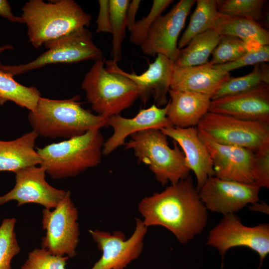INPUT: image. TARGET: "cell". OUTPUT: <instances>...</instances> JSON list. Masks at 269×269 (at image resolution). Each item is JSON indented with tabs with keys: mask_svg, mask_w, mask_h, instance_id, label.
Returning <instances> with one entry per match:
<instances>
[{
	"mask_svg": "<svg viewBox=\"0 0 269 269\" xmlns=\"http://www.w3.org/2000/svg\"><path fill=\"white\" fill-rule=\"evenodd\" d=\"M166 104V117L173 127H196L207 113L211 103L208 95L185 90H171Z\"/></svg>",
	"mask_w": 269,
	"mask_h": 269,
	"instance_id": "44dd1931",
	"label": "cell"
},
{
	"mask_svg": "<svg viewBox=\"0 0 269 269\" xmlns=\"http://www.w3.org/2000/svg\"><path fill=\"white\" fill-rule=\"evenodd\" d=\"M252 174L254 184L269 188V145L254 152Z\"/></svg>",
	"mask_w": 269,
	"mask_h": 269,
	"instance_id": "e575fe53",
	"label": "cell"
},
{
	"mask_svg": "<svg viewBox=\"0 0 269 269\" xmlns=\"http://www.w3.org/2000/svg\"><path fill=\"white\" fill-rule=\"evenodd\" d=\"M21 16L27 27L29 41L35 48L88 26L92 19L73 0H30L22 6Z\"/></svg>",
	"mask_w": 269,
	"mask_h": 269,
	"instance_id": "3957f363",
	"label": "cell"
},
{
	"mask_svg": "<svg viewBox=\"0 0 269 269\" xmlns=\"http://www.w3.org/2000/svg\"><path fill=\"white\" fill-rule=\"evenodd\" d=\"M67 256L53 255L43 248H35L28 253L21 269H66Z\"/></svg>",
	"mask_w": 269,
	"mask_h": 269,
	"instance_id": "d6a6232c",
	"label": "cell"
},
{
	"mask_svg": "<svg viewBox=\"0 0 269 269\" xmlns=\"http://www.w3.org/2000/svg\"><path fill=\"white\" fill-rule=\"evenodd\" d=\"M198 131L199 137L205 144L212 159L214 176L254 184L252 170L254 152L241 147L219 143L205 132Z\"/></svg>",
	"mask_w": 269,
	"mask_h": 269,
	"instance_id": "9a60e30c",
	"label": "cell"
},
{
	"mask_svg": "<svg viewBox=\"0 0 269 269\" xmlns=\"http://www.w3.org/2000/svg\"><path fill=\"white\" fill-rule=\"evenodd\" d=\"M166 105L160 108L155 104L140 110L133 118H127L120 114L108 118V126L113 130L112 135L104 142L103 155H108L124 145L126 138L136 133L149 129H162L172 127L166 117Z\"/></svg>",
	"mask_w": 269,
	"mask_h": 269,
	"instance_id": "ac0fdd59",
	"label": "cell"
},
{
	"mask_svg": "<svg viewBox=\"0 0 269 269\" xmlns=\"http://www.w3.org/2000/svg\"><path fill=\"white\" fill-rule=\"evenodd\" d=\"M147 229L142 220L136 218L135 229L128 238L121 231L111 233L89 230L92 239L102 253L100 259L90 269H125L141 255Z\"/></svg>",
	"mask_w": 269,
	"mask_h": 269,
	"instance_id": "8fae6325",
	"label": "cell"
},
{
	"mask_svg": "<svg viewBox=\"0 0 269 269\" xmlns=\"http://www.w3.org/2000/svg\"></svg>",
	"mask_w": 269,
	"mask_h": 269,
	"instance_id": "ab89813d",
	"label": "cell"
},
{
	"mask_svg": "<svg viewBox=\"0 0 269 269\" xmlns=\"http://www.w3.org/2000/svg\"><path fill=\"white\" fill-rule=\"evenodd\" d=\"M131 137L124 144L125 149L132 150L139 163L147 164L162 186L176 184L189 176L190 170L183 151L174 141L171 148L160 130L149 129Z\"/></svg>",
	"mask_w": 269,
	"mask_h": 269,
	"instance_id": "5b68a950",
	"label": "cell"
},
{
	"mask_svg": "<svg viewBox=\"0 0 269 269\" xmlns=\"http://www.w3.org/2000/svg\"><path fill=\"white\" fill-rule=\"evenodd\" d=\"M242 39L230 35H221L212 53L209 62L213 66L235 61L250 51L255 50Z\"/></svg>",
	"mask_w": 269,
	"mask_h": 269,
	"instance_id": "f1b7e54d",
	"label": "cell"
},
{
	"mask_svg": "<svg viewBox=\"0 0 269 269\" xmlns=\"http://www.w3.org/2000/svg\"><path fill=\"white\" fill-rule=\"evenodd\" d=\"M269 61V46L262 45L258 49L250 51L239 59L224 64L214 65L216 69L229 72L246 66L256 65Z\"/></svg>",
	"mask_w": 269,
	"mask_h": 269,
	"instance_id": "836d02e7",
	"label": "cell"
},
{
	"mask_svg": "<svg viewBox=\"0 0 269 269\" xmlns=\"http://www.w3.org/2000/svg\"><path fill=\"white\" fill-rule=\"evenodd\" d=\"M14 173L15 185L9 192L0 196V206L14 200L18 207L34 203L52 209L66 194L67 191L55 188L46 181V170L41 165L23 168Z\"/></svg>",
	"mask_w": 269,
	"mask_h": 269,
	"instance_id": "5bb4252c",
	"label": "cell"
},
{
	"mask_svg": "<svg viewBox=\"0 0 269 269\" xmlns=\"http://www.w3.org/2000/svg\"><path fill=\"white\" fill-rule=\"evenodd\" d=\"M9 73L0 69V105L9 101L33 111L41 97L40 92L34 86L21 85Z\"/></svg>",
	"mask_w": 269,
	"mask_h": 269,
	"instance_id": "d4e9b609",
	"label": "cell"
},
{
	"mask_svg": "<svg viewBox=\"0 0 269 269\" xmlns=\"http://www.w3.org/2000/svg\"><path fill=\"white\" fill-rule=\"evenodd\" d=\"M173 2V0H154L147 15L135 22L131 30L129 37L131 42L140 46L146 39L148 30L155 20Z\"/></svg>",
	"mask_w": 269,
	"mask_h": 269,
	"instance_id": "1f68e13d",
	"label": "cell"
},
{
	"mask_svg": "<svg viewBox=\"0 0 269 269\" xmlns=\"http://www.w3.org/2000/svg\"><path fill=\"white\" fill-rule=\"evenodd\" d=\"M103 58L95 61L81 84L87 101L97 115L107 118L130 108L139 98L136 84L128 77L109 72Z\"/></svg>",
	"mask_w": 269,
	"mask_h": 269,
	"instance_id": "8992f818",
	"label": "cell"
},
{
	"mask_svg": "<svg viewBox=\"0 0 269 269\" xmlns=\"http://www.w3.org/2000/svg\"><path fill=\"white\" fill-rule=\"evenodd\" d=\"M105 63L107 71L122 74L136 84L139 98L142 103L145 104L152 96L156 106L160 108L166 105L168 102L167 95L170 90L173 70V62L169 58L162 54H157L155 60L149 64L147 69L139 75L134 72H126L112 59Z\"/></svg>",
	"mask_w": 269,
	"mask_h": 269,
	"instance_id": "2e32d148",
	"label": "cell"
},
{
	"mask_svg": "<svg viewBox=\"0 0 269 269\" xmlns=\"http://www.w3.org/2000/svg\"><path fill=\"white\" fill-rule=\"evenodd\" d=\"M140 0H133L130 1L127 10L126 22L127 27L130 31L135 23V15L139 8Z\"/></svg>",
	"mask_w": 269,
	"mask_h": 269,
	"instance_id": "74e56055",
	"label": "cell"
},
{
	"mask_svg": "<svg viewBox=\"0 0 269 269\" xmlns=\"http://www.w3.org/2000/svg\"><path fill=\"white\" fill-rule=\"evenodd\" d=\"M129 0H109L111 34L113 35L111 55L118 63L122 58V46L126 35V14Z\"/></svg>",
	"mask_w": 269,
	"mask_h": 269,
	"instance_id": "83f0119b",
	"label": "cell"
},
{
	"mask_svg": "<svg viewBox=\"0 0 269 269\" xmlns=\"http://www.w3.org/2000/svg\"><path fill=\"white\" fill-rule=\"evenodd\" d=\"M138 209L146 227H164L182 244L200 234L207 223L208 210L189 175L161 192L142 198Z\"/></svg>",
	"mask_w": 269,
	"mask_h": 269,
	"instance_id": "6da1fadb",
	"label": "cell"
},
{
	"mask_svg": "<svg viewBox=\"0 0 269 269\" xmlns=\"http://www.w3.org/2000/svg\"><path fill=\"white\" fill-rule=\"evenodd\" d=\"M38 136L32 130L14 140H0V172L15 173L23 168L40 165L41 159L35 149Z\"/></svg>",
	"mask_w": 269,
	"mask_h": 269,
	"instance_id": "7402d4cb",
	"label": "cell"
},
{
	"mask_svg": "<svg viewBox=\"0 0 269 269\" xmlns=\"http://www.w3.org/2000/svg\"><path fill=\"white\" fill-rule=\"evenodd\" d=\"M260 189L254 184L212 176L206 180L198 193L207 210L226 215L235 214L259 201Z\"/></svg>",
	"mask_w": 269,
	"mask_h": 269,
	"instance_id": "4fadbf2b",
	"label": "cell"
},
{
	"mask_svg": "<svg viewBox=\"0 0 269 269\" xmlns=\"http://www.w3.org/2000/svg\"><path fill=\"white\" fill-rule=\"evenodd\" d=\"M219 13L257 21L263 16L265 0H216Z\"/></svg>",
	"mask_w": 269,
	"mask_h": 269,
	"instance_id": "4dcf8cb0",
	"label": "cell"
},
{
	"mask_svg": "<svg viewBox=\"0 0 269 269\" xmlns=\"http://www.w3.org/2000/svg\"><path fill=\"white\" fill-rule=\"evenodd\" d=\"M221 36L213 28L195 35L183 49H180L173 67H187L208 63Z\"/></svg>",
	"mask_w": 269,
	"mask_h": 269,
	"instance_id": "cb8c5ba5",
	"label": "cell"
},
{
	"mask_svg": "<svg viewBox=\"0 0 269 269\" xmlns=\"http://www.w3.org/2000/svg\"><path fill=\"white\" fill-rule=\"evenodd\" d=\"M207 244L216 248L222 260L231 248H249L259 256L260 269L269 253V225L264 223L248 227L235 214L224 215L219 223L210 231Z\"/></svg>",
	"mask_w": 269,
	"mask_h": 269,
	"instance_id": "30bf717a",
	"label": "cell"
},
{
	"mask_svg": "<svg viewBox=\"0 0 269 269\" xmlns=\"http://www.w3.org/2000/svg\"><path fill=\"white\" fill-rule=\"evenodd\" d=\"M13 48V46L10 44H6L2 46H0V53L6 50L12 49Z\"/></svg>",
	"mask_w": 269,
	"mask_h": 269,
	"instance_id": "f35d334b",
	"label": "cell"
},
{
	"mask_svg": "<svg viewBox=\"0 0 269 269\" xmlns=\"http://www.w3.org/2000/svg\"><path fill=\"white\" fill-rule=\"evenodd\" d=\"M160 130L182 149L187 164L196 176L198 191L209 177L214 176V171L209 152L199 137L197 127L181 128L172 126Z\"/></svg>",
	"mask_w": 269,
	"mask_h": 269,
	"instance_id": "d6986e66",
	"label": "cell"
},
{
	"mask_svg": "<svg viewBox=\"0 0 269 269\" xmlns=\"http://www.w3.org/2000/svg\"><path fill=\"white\" fill-rule=\"evenodd\" d=\"M230 77L229 72L214 68L209 62L191 67H173L170 89L201 93L211 98Z\"/></svg>",
	"mask_w": 269,
	"mask_h": 269,
	"instance_id": "ffe728a7",
	"label": "cell"
},
{
	"mask_svg": "<svg viewBox=\"0 0 269 269\" xmlns=\"http://www.w3.org/2000/svg\"><path fill=\"white\" fill-rule=\"evenodd\" d=\"M219 143L257 151L269 145V124L208 112L197 126Z\"/></svg>",
	"mask_w": 269,
	"mask_h": 269,
	"instance_id": "ba28073f",
	"label": "cell"
},
{
	"mask_svg": "<svg viewBox=\"0 0 269 269\" xmlns=\"http://www.w3.org/2000/svg\"><path fill=\"white\" fill-rule=\"evenodd\" d=\"M44 45L48 50L33 60L14 66L4 65L0 62V69L14 76L48 64L103 58L102 51L94 43L92 33L86 27L76 29Z\"/></svg>",
	"mask_w": 269,
	"mask_h": 269,
	"instance_id": "52a82bcc",
	"label": "cell"
},
{
	"mask_svg": "<svg viewBox=\"0 0 269 269\" xmlns=\"http://www.w3.org/2000/svg\"><path fill=\"white\" fill-rule=\"evenodd\" d=\"M99 10L96 21L97 24L96 32H108L111 33L109 0H98Z\"/></svg>",
	"mask_w": 269,
	"mask_h": 269,
	"instance_id": "d590c367",
	"label": "cell"
},
{
	"mask_svg": "<svg viewBox=\"0 0 269 269\" xmlns=\"http://www.w3.org/2000/svg\"><path fill=\"white\" fill-rule=\"evenodd\" d=\"M208 112L269 124V84L248 92L211 100Z\"/></svg>",
	"mask_w": 269,
	"mask_h": 269,
	"instance_id": "e0dca14e",
	"label": "cell"
},
{
	"mask_svg": "<svg viewBox=\"0 0 269 269\" xmlns=\"http://www.w3.org/2000/svg\"><path fill=\"white\" fill-rule=\"evenodd\" d=\"M0 15L12 22L24 23L21 16H17L12 13L11 6L6 0H0Z\"/></svg>",
	"mask_w": 269,
	"mask_h": 269,
	"instance_id": "8d00e7d4",
	"label": "cell"
},
{
	"mask_svg": "<svg viewBox=\"0 0 269 269\" xmlns=\"http://www.w3.org/2000/svg\"><path fill=\"white\" fill-rule=\"evenodd\" d=\"M196 1L181 0L168 12L155 20L140 46L143 54L153 57L160 54L174 63L180 50L178 36Z\"/></svg>",
	"mask_w": 269,
	"mask_h": 269,
	"instance_id": "7c38bea8",
	"label": "cell"
},
{
	"mask_svg": "<svg viewBox=\"0 0 269 269\" xmlns=\"http://www.w3.org/2000/svg\"><path fill=\"white\" fill-rule=\"evenodd\" d=\"M80 98L79 95L64 100L40 97L28 115L33 131L44 137L69 139L108 126V118L84 109Z\"/></svg>",
	"mask_w": 269,
	"mask_h": 269,
	"instance_id": "7a4b0ae2",
	"label": "cell"
},
{
	"mask_svg": "<svg viewBox=\"0 0 269 269\" xmlns=\"http://www.w3.org/2000/svg\"><path fill=\"white\" fill-rule=\"evenodd\" d=\"M221 35L239 38L254 49L269 44V32L258 21L218 13L213 28Z\"/></svg>",
	"mask_w": 269,
	"mask_h": 269,
	"instance_id": "603a6c76",
	"label": "cell"
},
{
	"mask_svg": "<svg viewBox=\"0 0 269 269\" xmlns=\"http://www.w3.org/2000/svg\"><path fill=\"white\" fill-rule=\"evenodd\" d=\"M15 218H5L0 225V269H11L13 258L20 251L15 226Z\"/></svg>",
	"mask_w": 269,
	"mask_h": 269,
	"instance_id": "f546056e",
	"label": "cell"
},
{
	"mask_svg": "<svg viewBox=\"0 0 269 269\" xmlns=\"http://www.w3.org/2000/svg\"><path fill=\"white\" fill-rule=\"evenodd\" d=\"M100 129L66 140L36 148L41 159L40 165L55 179L74 177L98 165L104 143Z\"/></svg>",
	"mask_w": 269,
	"mask_h": 269,
	"instance_id": "277c9868",
	"label": "cell"
},
{
	"mask_svg": "<svg viewBox=\"0 0 269 269\" xmlns=\"http://www.w3.org/2000/svg\"><path fill=\"white\" fill-rule=\"evenodd\" d=\"M78 211L67 190L63 199L54 209L42 211V228L45 234L41 248L59 256L73 258L79 242Z\"/></svg>",
	"mask_w": 269,
	"mask_h": 269,
	"instance_id": "9c48e42d",
	"label": "cell"
},
{
	"mask_svg": "<svg viewBox=\"0 0 269 269\" xmlns=\"http://www.w3.org/2000/svg\"><path fill=\"white\" fill-rule=\"evenodd\" d=\"M188 25L178 41L179 49L184 47L195 35L213 28L218 13L216 0H197Z\"/></svg>",
	"mask_w": 269,
	"mask_h": 269,
	"instance_id": "4316f807",
	"label": "cell"
},
{
	"mask_svg": "<svg viewBox=\"0 0 269 269\" xmlns=\"http://www.w3.org/2000/svg\"><path fill=\"white\" fill-rule=\"evenodd\" d=\"M269 84V68L264 63L254 65L252 72L238 77H230L212 96L211 100L249 91Z\"/></svg>",
	"mask_w": 269,
	"mask_h": 269,
	"instance_id": "484cf974",
	"label": "cell"
}]
</instances>
